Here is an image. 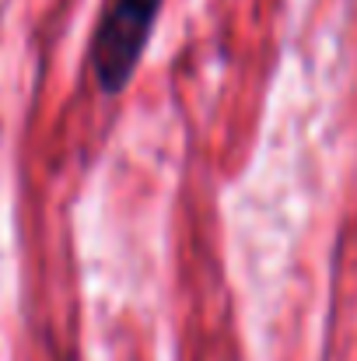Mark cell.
<instances>
[{
    "mask_svg": "<svg viewBox=\"0 0 357 361\" xmlns=\"http://www.w3.org/2000/svg\"><path fill=\"white\" fill-rule=\"evenodd\" d=\"M165 0H109L95 39H92V71L106 95L126 92L133 81L140 56L154 35L158 14Z\"/></svg>",
    "mask_w": 357,
    "mask_h": 361,
    "instance_id": "6da1fadb",
    "label": "cell"
}]
</instances>
